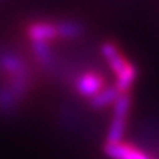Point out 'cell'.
Returning <instances> with one entry per match:
<instances>
[{
    "label": "cell",
    "mask_w": 159,
    "mask_h": 159,
    "mask_svg": "<svg viewBox=\"0 0 159 159\" xmlns=\"http://www.w3.org/2000/svg\"><path fill=\"white\" fill-rule=\"evenodd\" d=\"M131 111V96L130 93H121L112 105V116L128 119Z\"/></svg>",
    "instance_id": "cell-7"
},
{
    "label": "cell",
    "mask_w": 159,
    "mask_h": 159,
    "mask_svg": "<svg viewBox=\"0 0 159 159\" xmlns=\"http://www.w3.org/2000/svg\"><path fill=\"white\" fill-rule=\"evenodd\" d=\"M119 93L114 85H106L105 89L99 91L97 94L89 99V106L91 109H96V111H102V109H106V108H112L114 102L116 100V97L119 96Z\"/></svg>",
    "instance_id": "cell-3"
},
{
    "label": "cell",
    "mask_w": 159,
    "mask_h": 159,
    "mask_svg": "<svg viewBox=\"0 0 159 159\" xmlns=\"http://www.w3.org/2000/svg\"><path fill=\"white\" fill-rule=\"evenodd\" d=\"M56 24V30H57V40H77L81 39L84 35V27L80 22L75 21H59Z\"/></svg>",
    "instance_id": "cell-5"
},
{
    "label": "cell",
    "mask_w": 159,
    "mask_h": 159,
    "mask_svg": "<svg viewBox=\"0 0 159 159\" xmlns=\"http://www.w3.org/2000/svg\"><path fill=\"white\" fill-rule=\"evenodd\" d=\"M105 155L111 159H150L149 155L144 153L143 150L124 142L106 143Z\"/></svg>",
    "instance_id": "cell-2"
},
{
    "label": "cell",
    "mask_w": 159,
    "mask_h": 159,
    "mask_svg": "<svg viewBox=\"0 0 159 159\" xmlns=\"http://www.w3.org/2000/svg\"><path fill=\"white\" fill-rule=\"evenodd\" d=\"M136 78H137L136 66L131 62H128L118 74H115V83L112 85L119 93H130L131 87L136 83Z\"/></svg>",
    "instance_id": "cell-4"
},
{
    "label": "cell",
    "mask_w": 159,
    "mask_h": 159,
    "mask_svg": "<svg viewBox=\"0 0 159 159\" xmlns=\"http://www.w3.org/2000/svg\"><path fill=\"white\" fill-rule=\"evenodd\" d=\"M106 87L105 83V77L102 74H99L96 71H87L80 74L74 81V90L77 91V94H80L84 99H91V97L97 94L99 91Z\"/></svg>",
    "instance_id": "cell-1"
},
{
    "label": "cell",
    "mask_w": 159,
    "mask_h": 159,
    "mask_svg": "<svg viewBox=\"0 0 159 159\" xmlns=\"http://www.w3.org/2000/svg\"><path fill=\"white\" fill-rule=\"evenodd\" d=\"M100 55H102V57L108 63L109 61H112L114 57L121 55V50H119V47L115 44L114 41H106V43H103L100 46Z\"/></svg>",
    "instance_id": "cell-8"
},
{
    "label": "cell",
    "mask_w": 159,
    "mask_h": 159,
    "mask_svg": "<svg viewBox=\"0 0 159 159\" xmlns=\"http://www.w3.org/2000/svg\"><path fill=\"white\" fill-rule=\"evenodd\" d=\"M127 121L128 119L112 116L108 127V134H106V143H119L122 142L124 134L127 131Z\"/></svg>",
    "instance_id": "cell-6"
}]
</instances>
